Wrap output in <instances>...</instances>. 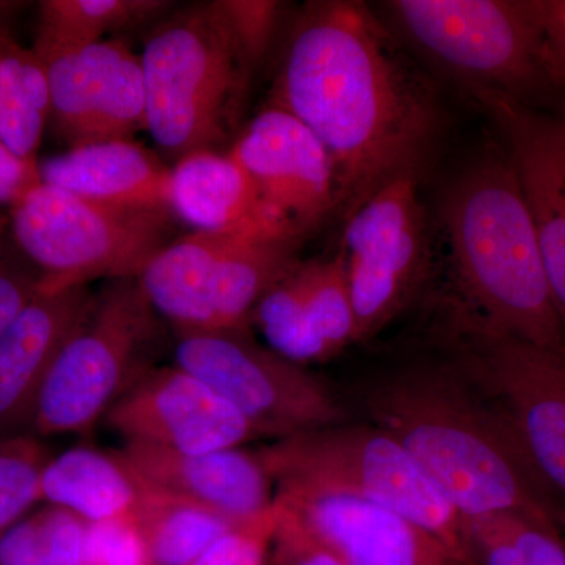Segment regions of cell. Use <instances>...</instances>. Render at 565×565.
<instances>
[{
    "instance_id": "36",
    "label": "cell",
    "mask_w": 565,
    "mask_h": 565,
    "mask_svg": "<svg viewBox=\"0 0 565 565\" xmlns=\"http://www.w3.org/2000/svg\"><path fill=\"white\" fill-rule=\"evenodd\" d=\"M553 128H555L557 141H559V147L561 150H563L565 159V118L564 120H557V118H553Z\"/></svg>"
},
{
    "instance_id": "24",
    "label": "cell",
    "mask_w": 565,
    "mask_h": 565,
    "mask_svg": "<svg viewBox=\"0 0 565 565\" xmlns=\"http://www.w3.org/2000/svg\"><path fill=\"white\" fill-rule=\"evenodd\" d=\"M51 117L46 68L32 47L0 31V141L25 161H36Z\"/></svg>"
},
{
    "instance_id": "13",
    "label": "cell",
    "mask_w": 565,
    "mask_h": 565,
    "mask_svg": "<svg viewBox=\"0 0 565 565\" xmlns=\"http://www.w3.org/2000/svg\"><path fill=\"white\" fill-rule=\"evenodd\" d=\"M104 419L125 445L180 455L241 448L262 438L228 401L178 364L148 367Z\"/></svg>"
},
{
    "instance_id": "20",
    "label": "cell",
    "mask_w": 565,
    "mask_h": 565,
    "mask_svg": "<svg viewBox=\"0 0 565 565\" xmlns=\"http://www.w3.org/2000/svg\"><path fill=\"white\" fill-rule=\"evenodd\" d=\"M39 172L44 184L92 202L172 212V169L132 140L71 148L39 162Z\"/></svg>"
},
{
    "instance_id": "37",
    "label": "cell",
    "mask_w": 565,
    "mask_h": 565,
    "mask_svg": "<svg viewBox=\"0 0 565 565\" xmlns=\"http://www.w3.org/2000/svg\"><path fill=\"white\" fill-rule=\"evenodd\" d=\"M10 230V215L0 210V236Z\"/></svg>"
},
{
    "instance_id": "35",
    "label": "cell",
    "mask_w": 565,
    "mask_h": 565,
    "mask_svg": "<svg viewBox=\"0 0 565 565\" xmlns=\"http://www.w3.org/2000/svg\"><path fill=\"white\" fill-rule=\"evenodd\" d=\"M553 9H555L557 25H559L561 35H563L565 43V0L553 2Z\"/></svg>"
},
{
    "instance_id": "3",
    "label": "cell",
    "mask_w": 565,
    "mask_h": 565,
    "mask_svg": "<svg viewBox=\"0 0 565 565\" xmlns=\"http://www.w3.org/2000/svg\"><path fill=\"white\" fill-rule=\"evenodd\" d=\"M451 288L446 299L497 332L565 353L514 159L490 150L456 178L441 206Z\"/></svg>"
},
{
    "instance_id": "23",
    "label": "cell",
    "mask_w": 565,
    "mask_h": 565,
    "mask_svg": "<svg viewBox=\"0 0 565 565\" xmlns=\"http://www.w3.org/2000/svg\"><path fill=\"white\" fill-rule=\"evenodd\" d=\"M163 0H44L32 50L41 62L107 40L161 18L172 7Z\"/></svg>"
},
{
    "instance_id": "14",
    "label": "cell",
    "mask_w": 565,
    "mask_h": 565,
    "mask_svg": "<svg viewBox=\"0 0 565 565\" xmlns=\"http://www.w3.org/2000/svg\"><path fill=\"white\" fill-rule=\"evenodd\" d=\"M267 210L300 236L340 212L332 156L308 126L281 107L259 111L228 151Z\"/></svg>"
},
{
    "instance_id": "6",
    "label": "cell",
    "mask_w": 565,
    "mask_h": 565,
    "mask_svg": "<svg viewBox=\"0 0 565 565\" xmlns=\"http://www.w3.org/2000/svg\"><path fill=\"white\" fill-rule=\"evenodd\" d=\"M256 452L275 493H340L384 505L429 531L465 565L462 515L403 446L373 424L349 419L274 440Z\"/></svg>"
},
{
    "instance_id": "38",
    "label": "cell",
    "mask_w": 565,
    "mask_h": 565,
    "mask_svg": "<svg viewBox=\"0 0 565 565\" xmlns=\"http://www.w3.org/2000/svg\"><path fill=\"white\" fill-rule=\"evenodd\" d=\"M561 526L565 527V515L563 516V520H561Z\"/></svg>"
},
{
    "instance_id": "30",
    "label": "cell",
    "mask_w": 565,
    "mask_h": 565,
    "mask_svg": "<svg viewBox=\"0 0 565 565\" xmlns=\"http://www.w3.org/2000/svg\"><path fill=\"white\" fill-rule=\"evenodd\" d=\"M43 274L14 243L10 230L0 236V333L35 299Z\"/></svg>"
},
{
    "instance_id": "29",
    "label": "cell",
    "mask_w": 565,
    "mask_h": 565,
    "mask_svg": "<svg viewBox=\"0 0 565 565\" xmlns=\"http://www.w3.org/2000/svg\"><path fill=\"white\" fill-rule=\"evenodd\" d=\"M280 508L274 500L273 508L250 520L237 523L228 533L188 565H267L270 542L277 527Z\"/></svg>"
},
{
    "instance_id": "16",
    "label": "cell",
    "mask_w": 565,
    "mask_h": 565,
    "mask_svg": "<svg viewBox=\"0 0 565 565\" xmlns=\"http://www.w3.org/2000/svg\"><path fill=\"white\" fill-rule=\"evenodd\" d=\"M275 501L344 565H462L434 534L392 509L340 493H275Z\"/></svg>"
},
{
    "instance_id": "7",
    "label": "cell",
    "mask_w": 565,
    "mask_h": 565,
    "mask_svg": "<svg viewBox=\"0 0 565 565\" xmlns=\"http://www.w3.org/2000/svg\"><path fill=\"white\" fill-rule=\"evenodd\" d=\"M300 241L278 223L195 232L159 252L139 282L181 332L248 329L264 292L300 263Z\"/></svg>"
},
{
    "instance_id": "9",
    "label": "cell",
    "mask_w": 565,
    "mask_h": 565,
    "mask_svg": "<svg viewBox=\"0 0 565 565\" xmlns=\"http://www.w3.org/2000/svg\"><path fill=\"white\" fill-rule=\"evenodd\" d=\"M159 316L139 280L107 281L71 332L41 385L31 419L36 434H84L151 367Z\"/></svg>"
},
{
    "instance_id": "8",
    "label": "cell",
    "mask_w": 565,
    "mask_h": 565,
    "mask_svg": "<svg viewBox=\"0 0 565 565\" xmlns=\"http://www.w3.org/2000/svg\"><path fill=\"white\" fill-rule=\"evenodd\" d=\"M10 232L46 291L139 278L170 245L172 212L81 199L40 182L10 207Z\"/></svg>"
},
{
    "instance_id": "1",
    "label": "cell",
    "mask_w": 565,
    "mask_h": 565,
    "mask_svg": "<svg viewBox=\"0 0 565 565\" xmlns=\"http://www.w3.org/2000/svg\"><path fill=\"white\" fill-rule=\"evenodd\" d=\"M273 104L332 156L343 221L379 188L418 173L433 143V96L362 2H311L294 25Z\"/></svg>"
},
{
    "instance_id": "31",
    "label": "cell",
    "mask_w": 565,
    "mask_h": 565,
    "mask_svg": "<svg viewBox=\"0 0 565 565\" xmlns=\"http://www.w3.org/2000/svg\"><path fill=\"white\" fill-rule=\"evenodd\" d=\"M84 565H150L136 516L88 523Z\"/></svg>"
},
{
    "instance_id": "22",
    "label": "cell",
    "mask_w": 565,
    "mask_h": 565,
    "mask_svg": "<svg viewBox=\"0 0 565 565\" xmlns=\"http://www.w3.org/2000/svg\"><path fill=\"white\" fill-rule=\"evenodd\" d=\"M170 206L174 217L196 232L266 223L288 226L267 210L250 178L228 152H192L177 161L170 178Z\"/></svg>"
},
{
    "instance_id": "11",
    "label": "cell",
    "mask_w": 565,
    "mask_h": 565,
    "mask_svg": "<svg viewBox=\"0 0 565 565\" xmlns=\"http://www.w3.org/2000/svg\"><path fill=\"white\" fill-rule=\"evenodd\" d=\"M174 364L221 394L262 438L351 419L333 385L259 344L248 329L178 332Z\"/></svg>"
},
{
    "instance_id": "2",
    "label": "cell",
    "mask_w": 565,
    "mask_h": 565,
    "mask_svg": "<svg viewBox=\"0 0 565 565\" xmlns=\"http://www.w3.org/2000/svg\"><path fill=\"white\" fill-rule=\"evenodd\" d=\"M340 394L351 419L393 437L460 515L519 512L559 531L565 509L531 463L511 418L444 349L430 344Z\"/></svg>"
},
{
    "instance_id": "26",
    "label": "cell",
    "mask_w": 565,
    "mask_h": 565,
    "mask_svg": "<svg viewBox=\"0 0 565 565\" xmlns=\"http://www.w3.org/2000/svg\"><path fill=\"white\" fill-rule=\"evenodd\" d=\"M465 565H565L561 533L511 511L462 516Z\"/></svg>"
},
{
    "instance_id": "27",
    "label": "cell",
    "mask_w": 565,
    "mask_h": 565,
    "mask_svg": "<svg viewBox=\"0 0 565 565\" xmlns=\"http://www.w3.org/2000/svg\"><path fill=\"white\" fill-rule=\"evenodd\" d=\"M88 523L47 504L0 535V565H84Z\"/></svg>"
},
{
    "instance_id": "28",
    "label": "cell",
    "mask_w": 565,
    "mask_h": 565,
    "mask_svg": "<svg viewBox=\"0 0 565 565\" xmlns=\"http://www.w3.org/2000/svg\"><path fill=\"white\" fill-rule=\"evenodd\" d=\"M44 463L39 446L32 441H0V535L41 501Z\"/></svg>"
},
{
    "instance_id": "33",
    "label": "cell",
    "mask_w": 565,
    "mask_h": 565,
    "mask_svg": "<svg viewBox=\"0 0 565 565\" xmlns=\"http://www.w3.org/2000/svg\"><path fill=\"white\" fill-rule=\"evenodd\" d=\"M277 504L280 516L270 542L267 565H344L316 542L288 509L282 508L278 501Z\"/></svg>"
},
{
    "instance_id": "4",
    "label": "cell",
    "mask_w": 565,
    "mask_h": 565,
    "mask_svg": "<svg viewBox=\"0 0 565 565\" xmlns=\"http://www.w3.org/2000/svg\"><path fill=\"white\" fill-rule=\"evenodd\" d=\"M405 40L479 104L527 107L565 84V43L553 2L393 0Z\"/></svg>"
},
{
    "instance_id": "32",
    "label": "cell",
    "mask_w": 565,
    "mask_h": 565,
    "mask_svg": "<svg viewBox=\"0 0 565 565\" xmlns=\"http://www.w3.org/2000/svg\"><path fill=\"white\" fill-rule=\"evenodd\" d=\"M223 11L232 22L252 65L262 61L269 46L280 3L266 0H221Z\"/></svg>"
},
{
    "instance_id": "10",
    "label": "cell",
    "mask_w": 565,
    "mask_h": 565,
    "mask_svg": "<svg viewBox=\"0 0 565 565\" xmlns=\"http://www.w3.org/2000/svg\"><path fill=\"white\" fill-rule=\"evenodd\" d=\"M433 344L492 392L537 473L565 494V353L497 332L444 296Z\"/></svg>"
},
{
    "instance_id": "21",
    "label": "cell",
    "mask_w": 565,
    "mask_h": 565,
    "mask_svg": "<svg viewBox=\"0 0 565 565\" xmlns=\"http://www.w3.org/2000/svg\"><path fill=\"white\" fill-rule=\"evenodd\" d=\"M151 484L121 451L79 446L46 460L40 475L41 501L73 512L87 523L139 516Z\"/></svg>"
},
{
    "instance_id": "34",
    "label": "cell",
    "mask_w": 565,
    "mask_h": 565,
    "mask_svg": "<svg viewBox=\"0 0 565 565\" xmlns=\"http://www.w3.org/2000/svg\"><path fill=\"white\" fill-rule=\"evenodd\" d=\"M40 182L39 161L18 158L0 141V204L13 206Z\"/></svg>"
},
{
    "instance_id": "5",
    "label": "cell",
    "mask_w": 565,
    "mask_h": 565,
    "mask_svg": "<svg viewBox=\"0 0 565 565\" xmlns=\"http://www.w3.org/2000/svg\"><path fill=\"white\" fill-rule=\"evenodd\" d=\"M145 129L177 161L217 151L241 109L252 62L218 2L178 10L140 55Z\"/></svg>"
},
{
    "instance_id": "25",
    "label": "cell",
    "mask_w": 565,
    "mask_h": 565,
    "mask_svg": "<svg viewBox=\"0 0 565 565\" xmlns=\"http://www.w3.org/2000/svg\"><path fill=\"white\" fill-rule=\"evenodd\" d=\"M137 523L150 565H188L237 525L195 501L152 484Z\"/></svg>"
},
{
    "instance_id": "19",
    "label": "cell",
    "mask_w": 565,
    "mask_h": 565,
    "mask_svg": "<svg viewBox=\"0 0 565 565\" xmlns=\"http://www.w3.org/2000/svg\"><path fill=\"white\" fill-rule=\"evenodd\" d=\"M93 294L88 286L41 289L0 333V434L31 424L47 371L87 313Z\"/></svg>"
},
{
    "instance_id": "17",
    "label": "cell",
    "mask_w": 565,
    "mask_h": 565,
    "mask_svg": "<svg viewBox=\"0 0 565 565\" xmlns=\"http://www.w3.org/2000/svg\"><path fill=\"white\" fill-rule=\"evenodd\" d=\"M505 137L537 233L550 294L565 327V159L553 128L519 104H481Z\"/></svg>"
},
{
    "instance_id": "15",
    "label": "cell",
    "mask_w": 565,
    "mask_h": 565,
    "mask_svg": "<svg viewBox=\"0 0 565 565\" xmlns=\"http://www.w3.org/2000/svg\"><path fill=\"white\" fill-rule=\"evenodd\" d=\"M51 117L71 148L132 140L145 129L140 55L118 40L54 55L43 62Z\"/></svg>"
},
{
    "instance_id": "18",
    "label": "cell",
    "mask_w": 565,
    "mask_h": 565,
    "mask_svg": "<svg viewBox=\"0 0 565 565\" xmlns=\"http://www.w3.org/2000/svg\"><path fill=\"white\" fill-rule=\"evenodd\" d=\"M120 451L150 484L233 522H245L273 508L274 482L256 451L233 448L180 455L140 445H125Z\"/></svg>"
},
{
    "instance_id": "12",
    "label": "cell",
    "mask_w": 565,
    "mask_h": 565,
    "mask_svg": "<svg viewBox=\"0 0 565 565\" xmlns=\"http://www.w3.org/2000/svg\"><path fill=\"white\" fill-rule=\"evenodd\" d=\"M344 259L356 344L377 337L414 302L429 267L418 173L379 188L344 221Z\"/></svg>"
}]
</instances>
